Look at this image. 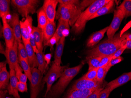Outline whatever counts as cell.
<instances>
[{
    "mask_svg": "<svg viewBox=\"0 0 131 98\" xmlns=\"http://www.w3.org/2000/svg\"><path fill=\"white\" fill-rule=\"evenodd\" d=\"M109 26L95 32L93 34L88 40L86 45L88 47H92L97 45L103 39L105 33L107 32Z\"/></svg>",
    "mask_w": 131,
    "mask_h": 98,
    "instance_id": "d6986e66",
    "label": "cell"
},
{
    "mask_svg": "<svg viewBox=\"0 0 131 98\" xmlns=\"http://www.w3.org/2000/svg\"><path fill=\"white\" fill-rule=\"evenodd\" d=\"M95 90H78L69 91L66 98H87Z\"/></svg>",
    "mask_w": 131,
    "mask_h": 98,
    "instance_id": "7402d4cb",
    "label": "cell"
},
{
    "mask_svg": "<svg viewBox=\"0 0 131 98\" xmlns=\"http://www.w3.org/2000/svg\"><path fill=\"white\" fill-rule=\"evenodd\" d=\"M106 67L99 68L97 72L96 81L100 82H103L104 79L106 74Z\"/></svg>",
    "mask_w": 131,
    "mask_h": 98,
    "instance_id": "836d02e7",
    "label": "cell"
},
{
    "mask_svg": "<svg viewBox=\"0 0 131 98\" xmlns=\"http://www.w3.org/2000/svg\"><path fill=\"white\" fill-rule=\"evenodd\" d=\"M10 3L11 1L9 0L0 1V16L2 19L10 14Z\"/></svg>",
    "mask_w": 131,
    "mask_h": 98,
    "instance_id": "4316f807",
    "label": "cell"
},
{
    "mask_svg": "<svg viewBox=\"0 0 131 98\" xmlns=\"http://www.w3.org/2000/svg\"><path fill=\"white\" fill-rule=\"evenodd\" d=\"M18 56L19 59H20L25 60L29 64L28 57L26 51V49L24 44L22 42L18 43Z\"/></svg>",
    "mask_w": 131,
    "mask_h": 98,
    "instance_id": "1f68e13d",
    "label": "cell"
},
{
    "mask_svg": "<svg viewBox=\"0 0 131 98\" xmlns=\"http://www.w3.org/2000/svg\"><path fill=\"white\" fill-rule=\"evenodd\" d=\"M67 66L57 65L54 61L53 62L51 67L42 80L43 82L46 83L47 85L45 97H46L48 93L50 91L53 83L58 78L61 76L65 69L67 68Z\"/></svg>",
    "mask_w": 131,
    "mask_h": 98,
    "instance_id": "5b68a950",
    "label": "cell"
},
{
    "mask_svg": "<svg viewBox=\"0 0 131 98\" xmlns=\"http://www.w3.org/2000/svg\"><path fill=\"white\" fill-rule=\"evenodd\" d=\"M14 70L16 76L19 81L26 83L28 77L25 74L23 73V69L21 66H20L19 64L15 66Z\"/></svg>",
    "mask_w": 131,
    "mask_h": 98,
    "instance_id": "f546056e",
    "label": "cell"
},
{
    "mask_svg": "<svg viewBox=\"0 0 131 98\" xmlns=\"http://www.w3.org/2000/svg\"><path fill=\"white\" fill-rule=\"evenodd\" d=\"M6 62H1V64H0V70H1L3 68L6 66Z\"/></svg>",
    "mask_w": 131,
    "mask_h": 98,
    "instance_id": "7dc6e473",
    "label": "cell"
},
{
    "mask_svg": "<svg viewBox=\"0 0 131 98\" xmlns=\"http://www.w3.org/2000/svg\"><path fill=\"white\" fill-rule=\"evenodd\" d=\"M124 45L126 46V49L131 50V40H126V39L124 40Z\"/></svg>",
    "mask_w": 131,
    "mask_h": 98,
    "instance_id": "f6af8a7d",
    "label": "cell"
},
{
    "mask_svg": "<svg viewBox=\"0 0 131 98\" xmlns=\"http://www.w3.org/2000/svg\"><path fill=\"white\" fill-rule=\"evenodd\" d=\"M19 63L25 72V74L26 75L28 79L30 82L31 79V72L30 67L29 64L26 62L25 60L22 59H19Z\"/></svg>",
    "mask_w": 131,
    "mask_h": 98,
    "instance_id": "f1b7e54d",
    "label": "cell"
},
{
    "mask_svg": "<svg viewBox=\"0 0 131 98\" xmlns=\"http://www.w3.org/2000/svg\"><path fill=\"white\" fill-rule=\"evenodd\" d=\"M56 24L55 22H51L48 20L45 28L43 30L44 41L43 45L46 46L48 41L53 36L56 31Z\"/></svg>",
    "mask_w": 131,
    "mask_h": 98,
    "instance_id": "ac0fdd59",
    "label": "cell"
},
{
    "mask_svg": "<svg viewBox=\"0 0 131 98\" xmlns=\"http://www.w3.org/2000/svg\"><path fill=\"white\" fill-rule=\"evenodd\" d=\"M130 80H131V71L124 73L117 79L108 83L106 87L109 88L110 91L112 92L114 89L126 84Z\"/></svg>",
    "mask_w": 131,
    "mask_h": 98,
    "instance_id": "9a60e30c",
    "label": "cell"
},
{
    "mask_svg": "<svg viewBox=\"0 0 131 98\" xmlns=\"http://www.w3.org/2000/svg\"><path fill=\"white\" fill-rule=\"evenodd\" d=\"M17 89L18 91L20 92H27L28 91L27 83L18 82L17 84Z\"/></svg>",
    "mask_w": 131,
    "mask_h": 98,
    "instance_id": "f35d334b",
    "label": "cell"
},
{
    "mask_svg": "<svg viewBox=\"0 0 131 98\" xmlns=\"http://www.w3.org/2000/svg\"></svg>",
    "mask_w": 131,
    "mask_h": 98,
    "instance_id": "681fc988",
    "label": "cell"
},
{
    "mask_svg": "<svg viewBox=\"0 0 131 98\" xmlns=\"http://www.w3.org/2000/svg\"><path fill=\"white\" fill-rule=\"evenodd\" d=\"M124 18L121 10L118 9L115 10L112 21L109 26L108 29L106 32L107 35L108 39H112L114 37L115 33L119 28L121 22Z\"/></svg>",
    "mask_w": 131,
    "mask_h": 98,
    "instance_id": "ba28073f",
    "label": "cell"
},
{
    "mask_svg": "<svg viewBox=\"0 0 131 98\" xmlns=\"http://www.w3.org/2000/svg\"><path fill=\"white\" fill-rule=\"evenodd\" d=\"M126 40H131V34H129V33L126 37Z\"/></svg>",
    "mask_w": 131,
    "mask_h": 98,
    "instance_id": "c3c4849f",
    "label": "cell"
},
{
    "mask_svg": "<svg viewBox=\"0 0 131 98\" xmlns=\"http://www.w3.org/2000/svg\"><path fill=\"white\" fill-rule=\"evenodd\" d=\"M110 0L95 1L86 9L82 12L72 26V31L75 34L81 33L84 29L86 23L99 9L108 3Z\"/></svg>",
    "mask_w": 131,
    "mask_h": 98,
    "instance_id": "3957f363",
    "label": "cell"
},
{
    "mask_svg": "<svg viewBox=\"0 0 131 98\" xmlns=\"http://www.w3.org/2000/svg\"><path fill=\"white\" fill-rule=\"evenodd\" d=\"M111 92L109 88L106 87L105 89L101 91L99 98H108Z\"/></svg>",
    "mask_w": 131,
    "mask_h": 98,
    "instance_id": "ab89813d",
    "label": "cell"
},
{
    "mask_svg": "<svg viewBox=\"0 0 131 98\" xmlns=\"http://www.w3.org/2000/svg\"><path fill=\"white\" fill-rule=\"evenodd\" d=\"M102 57H91L86 60L89 66L88 70L98 68L99 64L102 59Z\"/></svg>",
    "mask_w": 131,
    "mask_h": 98,
    "instance_id": "4dcf8cb0",
    "label": "cell"
},
{
    "mask_svg": "<svg viewBox=\"0 0 131 98\" xmlns=\"http://www.w3.org/2000/svg\"><path fill=\"white\" fill-rule=\"evenodd\" d=\"M70 26L69 22L62 19L59 20L58 27L55 33L56 35L58 42L61 38L63 37L62 34L65 30L70 29Z\"/></svg>",
    "mask_w": 131,
    "mask_h": 98,
    "instance_id": "cb8c5ba5",
    "label": "cell"
},
{
    "mask_svg": "<svg viewBox=\"0 0 131 98\" xmlns=\"http://www.w3.org/2000/svg\"><path fill=\"white\" fill-rule=\"evenodd\" d=\"M38 21V28L43 31L46 26L48 20L43 10L42 7L39 9L37 12Z\"/></svg>",
    "mask_w": 131,
    "mask_h": 98,
    "instance_id": "d4e9b609",
    "label": "cell"
},
{
    "mask_svg": "<svg viewBox=\"0 0 131 98\" xmlns=\"http://www.w3.org/2000/svg\"><path fill=\"white\" fill-rule=\"evenodd\" d=\"M52 55L51 53L47 54L45 55L44 56V58H45V60L46 62V64H47V66L50 62L51 59Z\"/></svg>",
    "mask_w": 131,
    "mask_h": 98,
    "instance_id": "ee69618b",
    "label": "cell"
},
{
    "mask_svg": "<svg viewBox=\"0 0 131 98\" xmlns=\"http://www.w3.org/2000/svg\"><path fill=\"white\" fill-rule=\"evenodd\" d=\"M129 33H124L121 34L119 32L115 35L113 38L108 39L87 51L86 59L95 57L108 56H112L118 49L124 46V40Z\"/></svg>",
    "mask_w": 131,
    "mask_h": 98,
    "instance_id": "6da1fadb",
    "label": "cell"
},
{
    "mask_svg": "<svg viewBox=\"0 0 131 98\" xmlns=\"http://www.w3.org/2000/svg\"><path fill=\"white\" fill-rule=\"evenodd\" d=\"M114 1L110 0V1L108 3L98 9L96 13L90 18L89 20H91L99 16H102L110 13L113 9L114 8Z\"/></svg>",
    "mask_w": 131,
    "mask_h": 98,
    "instance_id": "603a6c76",
    "label": "cell"
},
{
    "mask_svg": "<svg viewBox=\"0 0 131 98\" xmlns=\"http://www.w3.org/2000/svg\"><path fill=\"white\" fill-rule=\"evenodd\" d=\"M36 54L38 64V69L40 71V72L43 75L45 72L46 70L47 67L46 62L44 58V53L39 51L36 53Z\"/></svg>",
    "mask_w": 131,
    "mask_h": 98,
    "instance_id": "83f0119b",
    "label": "cell"
},
{
    "mask_svg": "<svg viewBox=\"0 0 131 98\" xmlns=\"http://www.w3.org/2000/svg\"><path fill=\"white\" fill-rule=\"evenodd\" d=\"M58 3L56 0L44 1L42 7L49 21L54 22L57 12L56 8Z\"/></svg>",
    "mask_w": 131,
    "mask_h": 98,
    "instance_id": "7c38bea8",
    "label": "cell"
},
{
    "mask_svg": "<svg viewBox=\"0 0 131 98\" xmlns=\"http://www.w3.org/2000/svg\"><path fill=\"white\" fill-rule=\"evenodd\" d=\"M23 42L26 49L28 57L29 63L31 69L35 68H37L38 67V64L36 54L31 47L29 41Z\"/></svg>",
    "mask_w": 131,
    "mask_h": 98,
    "instance_id": "2e32d148",
    "label": "cell"
},
{
    "mask_svg": "<svg viewBox=\"0 0 131 98\" xmlns=\"http://www.w3.org/2000/svg\"><path fill=\"white\" fill-rule=\"evenodd\" d=\"M98 69L95 68L88 70V72L82 77L90 81H96Z\"/></svg>",
    "mask_w": 131,
    "mask_h": 98,
    "instance_id": "d6a6232c",
    "label": "cell"
},
{
    "mask_svg": "<svg viewBox=\"0 0 131 98\" xmlns=\"http://www.w3.org/2000/svg\"><path fill=\"white\" fill-rule=\"evenodd\" d=\"M9 25L14 30L15 40L18 43L21 42V30H20V21L19 15L17 13H14L9 20Z\"/></svg>",
    "mask_w": 131,
    "mask_h": 98,
    "instance_id": "4fadbf2b",
    "label": "cell"
},
{
    "mask_svg": "<svg viewBox=\"0 0 131 98\" xmlns=\"http://www.w3.org/2000/svg\"><path fill=\"white\" fill-rule=\"evenodd\" d=\"M103 90V89L102 88L97 89L96 90L93 91V92L91 93L90 95L88 96L87 98H99L101 92Z\"/></svg>",
    "mask_w": 131,
    "mask_h": 98,
    "instance_id": "b9f144b4",
    "label": "cell"
},
{
    "mask_svg": "<svg viewBox=\"0 0 131 98\" xmlns=\"http://www.w3.org/2000/svg\"><path fill=\"white\" fill-rule=\"evenodd\" d=\"M10 80L8 88V92L12 95L15 98H20L17 89L18 79L15 74V70L14 69H10Z\"/></svg>",
    "mask_w": 131,
    "mask_h": 98,
    "instance_id": "5bb4252c",
    "label": "cell"
},
{
    "mask_svg": "<svg viewBox=\"0 0 131 98\" xmlns=\"http://www.w3.org/2000/svg\"><path fill=\"white\" fill-rule=\"evenodd\" d=\"M10 80V73L5 66L0 70V89L1 90H8L9 82Z\"/></svg>",
    "mask_w": 131,
    "mask_h": 98,
    "instance_id": "44dd1931",
    "label": "cell"
},
{
    "mask_svg": "<svg viewBox=\"0 0 131 98\" xmlns=\"http://www.w3.org/2000/svg\"><path fill=\"white\" fill-rule=\"evenodd\" d=\"M39 1L37 0H12L11 3L19 14L26 18L30 14L36 13Z\"/></svg>",
    "mask_w": 131,
    "mask_h": 98,
    "instance_id": "277c9868",
    "label": "cell"
},
{
    "mask_svg": "<svg viewBox=\"0 0 131 98\" xmlns=\"http://www.w3.org/2000/svg\"><path fill=\"white\" fill-rule=\"evenodd\" d=\"M3 35L5 39L6 48H11L14 45L15 39L14 30L8 23L7 17L2 18Z\"/></svg>",
    "mask_w": 131,
    "mask_h": 98,
    "instance_id": "9c48e42d",
    "label": "cell"
},
{
    "mask_svg": "<svg viewBox=\"0 0 131 98\" xmlns=\"http://www.w3.org/2000/svg\"><path fill=\"white\" fill-rule=\"evenodd\" d=\"M112 56L103 57L100 62L99 68L102 67H107L110 62L112 60L111 57Z\"/></svg>",
    "mask_w": 131,
    "mask_h": 98,
    "instance_id": "8d00e7d4",
    "label": "cell"
},
{
    "mask_svg": "<svg viewBox=\"0 0 131 98\" xmlns=\"http://www.w3.org/2000/svg\"><path fill=\"white\" fill-rule=\"evenodd\" d=\"M1 46V47H0V48H1V50H0L1 53L4 55L5 56V55H6V50H4L3 46L1 44V46Z\"/></svg>",
    "mask_w": 131,
    "mask_h": 98,
    "instance_id": "bcb514c9",
    "label": "cell"
},
{
    "mask_svg": "<svg viewBox=\"0 0 131 98\" xmlns=\"http://www.w3.org/2000/svg\"><path fill=\"white\" fill-rule=\"evenodd\" d=\"M83 65V63H81L73 68H66L58 81L51 87L47 98L59 97L71 80L78 74Z\"/></svg>",
    "mask_w": 131,
    "mask_h": 98,
    "instance_id": "7a4b0ae2",
    "label": "cell"
},
{
    "mask_svg": "<svg viewBox=\"0 0 131 98\" xmlns=\"http://www.w3.org/2000/svg\"><path fill=\"white\" fill-rule=\"evenodd\" d=\"M18 43L15 40L14 46L11 48L6 49V57L9 69H15V66L19 64Z\"/></svg>",
    "mask_w": 131,
    "mask_h": 98,
    "instance_id": "30bf717a",
    "label": "cell"
},
{
    "mask_svg": "<svg viewBox=\"0 0 131 98\" xmlns=\"http://www.w3.org/2000/svg\"><path fill=\"white\" fill-rule=\"evenodd\" d=\"M31 79L30 81V98H37L41 89L42 74L37 68H31Z\"/></svg>",
    "mask_w": 131,
    "mask_h": 98,
    "instance_id": "8992f818",
    "label": "cell"
},
{
    "mask_svg": "<svg viewBox=\"0 0 131 98\" xmlns=\"http://www.w3.org/2000/svg\"><path fill=\"white\" fill-rule=\"evenodd\" d=\"M58 42V40H57L56 35L55 34H54V35L51 37V39L47 42L46 46H50V47L51 48L53 49V46H54L55 44H57V43Z\"/></svg>",
    "mask_w": 131,
    "mask_h": 98,
    "instance_id": "60d3db41",
    "label": "cell"
},
{
    "mask_svg": "<svg viewBox=\"0 0 131 98\" xmlns=\"http://www.w3.org/2000/svg\"><path fill=\"white\" fill-rule=\"evenodd\" d=\"M57 1L59 4L67 5H78L81 3L79 1L77 0H58Z\"/></svg>",
    "mask_w": 131,
    "mask_h": 98,
    "instance_id": "d590c367",
    "label": "cell"
},
{
    "mask_svg": "<svg viewBox=\"0 0 131 98\" xmlns=\"http://www.w3.org/2000/svg\"><path fill=\"white\" fill-rule=\"evenodd\" d=\"M103 83L97 81H90L81 77L76 81L70 91L78 90H96L101 88Z\"/></svg>",
    "mask_w": 131,
    "mask_h": 98,
    "instance_id": "52a82bcc",
    "label": "cell"
},
{
    "mask_svg": "<svg viewBox=\"0 0 131 98\" xmlns=\"http://www.w3.org/2000/svg\"><path fill=\"white\" fill-rule=\"evenodd\" d=\"M32 34L37 49L40 52H43L44 41L43 31L38 27L33 26Z\"/></svg>",
    "mask_w": 131,
    "mask_h": 98,
    "instance_id": "e0dca14e",
    "label": "cell"
},
{
    "mask_svg": "<svg viewBox=\"0 0 131 98\" xmlns=\"http://www.w3.org/2000/svg\"><path fill=\"white\" fill-rule=\"evenodd\" d=\"M123 60V58L122 57L120 56L118 58H116L114 59H112L111 61L110 62L109 64L106 67V71L108 72L109 70L110 69L112 66H114L116 64H118L120 63Z\"/></svg>",
    "mask_w": 131,
    "mask_h": 98,
    "instance_id": "e575fe53",
    "label": "cell"
},
{
    "mask_svg": "<svg viewBox=\"0 0 131 98\" xmlns=\"http://www.w3.org/2000/svg\"><path fill=\"white\" fill-rule=\"evenodd\" d=\"M65 40V37L63 36L57 44L54 56V62L57 65H61V57L64 50Z\"/></svg>",
    "mask_w": 131,
    "mask_h": 98,
    "instance_id": "ffe728a7",
    "label": "cell"
},
{
    "mask_svg": "<svg viewBox=\"0 0 131 98\" xmlns=\"http://www.w3.org/2000/svg\"><path fill=\"white\" fill-rule=\"evenodd\" d=\"M117 9L121 10L124 18L131 16V0H124Z\"/></svg>",
    "mask_w": 131,
    "mask_h": 98,
    "instance_id": "484cf974",
    "label": "cell"
},
{
    "mask_svg": "<svg viewBox=\"0 0 131 98\" xmlns=\"http://www.w3.org/2000/svg\"><path fill=\"white\" fill-rule=\"evenodd\" d=\"M126 49V45L124 46L119 49L111 57V59H114L116 58H118L121 56L124 50Z\"/></svg>",
    "mask_w": 131,
    "mask_h": 98,
    "instance_id": "74e56055",
    "label": "cell"
},
{
    "mask_svg": "<svg viewBox=\"0 0 131 98\" xmlns=\"http://www.w3.org/2000/svg\"><path fill=\"white\" fill-rule=\"evenodd\" d=\"M29 42L31 45V47L33 48L34 51L35 52V53L39 52V50L37 49V47L35 43V41L34 39V36H33V34H31L30 37V39H29Z\"/></svg>",
    "mask_w": 131,
    "mask_h": 98,
    "instance_id": "7bdbcfd3",
    "label": "cell"
},
{
    "mask_svg": "<svg viewBox=\"0 0 131 98\" xmlns=\"http://www.w3.org/2000/svg\"><path fill=\"white\" fill-rule=\"evenodd\" d=\"M32 17L28 16L23 21H20V30L23 42L29 41L33 30Z\"/></svg>",
    "mask_w": 131,
    "mask_h": 98,
    "instance_id": "8fae6325",
    "label": "cell"
}]
</instances>
